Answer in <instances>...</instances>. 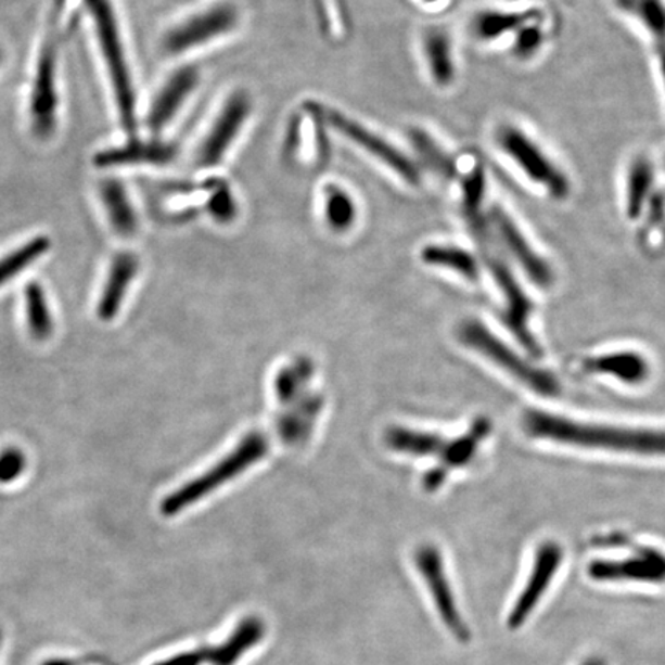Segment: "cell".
Instances as JSON below:
<instances>
[{
    "label": "cell",
    "mask_w": 665,
    "mask_h": 665,
    "mask_svg": "<svg viewBox=\"0 0 665 665\" xmlns=\"http://www.w3.org/2000/svg\"><path fill=\"white\" fill-rule=\"evenodd\" d=\"M616 5L631 16L638 17L652 33L656 46L665 43V5L664 0H615Z\"/></svg>",
    "instance_id": "obj_30"
},
{
    "label": "cell",
    "mask_w": 665,
    "mask_h": 665,
    "mask_svg": "<svg viewBox=\"0 0 665 665\" xmlns=\"http://www.w3.org/2000/svg\"><path fill=\"white\" fill-rule=\"evenodd\" d=\"M485 264L488 270L491 271L499 289L504 292L507 299V314L504 322L512 329L514 336L521 341L527 350L539 355V347L536 341L533 340L530 330H528V315L532 311L530 300L527 299L523 289L517 284L516 279L507 267L504 260L495 253H485Z\"/></svg>",
    "instance_id": "obj_11"
},
{
    "label": "cell",
    "mask_w": 665,
    "mask_h": 665,
    "mask_svg": "<svg viewBox=\"0 0 665 665\" xmlns=\"http://www.w3.org/2000/svg\"><path fill=\"white\" fill-rule=\"evenodd\" d=\"M459 336L462 343L483 353L496 366L501 367L507 373L512 374L514 380L523 382L532 391L542 393V395H553L560 391L557 380H553L546 371L536 369L520 356L514 355L498 337L488 332L483 323L476 321L462 323Z\"/></svg>",
    "instance_id": "obj_6"
},
{
    "label": "cell",
    "mask_w": 665,
    "mask_h": 665,
    "mask_svg": "<svg viewBox=\"0 0 665 665\" xmlns=\"http://www.w3.org/2000/svg\"><path fill=\"white\" fill-rule=\"evenodd\" d=\"M268 443L263 433L253 432L239 443L236 450L227 455L222 461L213 465L204 475L191 479L189 484H183L181 488L172 491L170 496L162 501L161 512L164 516H175L182 510L189 509L194 502L201 501L205 496L215 491L220 485L229 483L230 479L241 475L248 466L256 464L266 457Z\"/></svg>",
    "instance_id": "obj_2"
},
{
    "label": "cell",
    "mask_w": 665,
    "mask_h": 665,
    "mask_svg": "<svg viewBox=\"0 0 665 665\" xmlns=\"http://www.w3.org/2000/svg\"><path fill=\"white\" fill-rule=\"evenodd\" d=\"M43 665H73V663L72 661H67V660H51V661H47V663Z\"/></svg>",
    "instance_id": "obj_37"
},
{
    "label": "cell",
    "mask_w": 665,
    "mask_h": 665,
    "mask_svg": "<svg viewBox=\"0 0 665 665\" xmlns=\"http://www.w3.org/2000/svg\"><path fill=\"white\" fill-rule=\"evenodd\" d=\"M86 2L91 11V16H93L99 42H101L102 51H104L113 87H115L120 119H123L124 127L128 131H133L136 128L133 84H131L130 72H128L127 61H125L115 14H113L108 0H86Z\"/></svg>",
    "instance_id": "obj_3"
},
{
    "label": "cell",
    "mask_w": 665,
    "mask_h": 665,
    "mask_svg": "<svg viewBox=\"0 0 665 665\" xmlns=\"http://www.w3.org/2000/svg\"><path fill=\"white\" fill-rule=\"evenodd\" d=\"M200 72L194 67H182L165 82L159 94L154 99L150 108L149 127L157 133L164 130L172 117L178 115L179 110L186 104L187 99L196 90L200 84Z\"/></svg>",
    "instance_id": "obj_14"
},
{
    "label": "cell",
    "mask_w": 665,
    "mask_h": 665,
    "mask_svg": "<svg viewBox=\"0 0 665 665\" xmlns=\"http://www.w3.org/2000/svg\"><path fill=\"white\" fill-rule=\"evenodd\" d=\"M524 429L533 437L557 440L568 446L638 455H665L664 430L584 424L543 411H527L524 417Z\"/></svg>",
    "instance_id": "obj_1"
},
{
    "label": "cell",
    "mask_w": 665,
    "mask_h": 665,
    "mask_svg": "<svg viewBox=\"0 0 665 665\" xmlns=\"http://www.w3.org/2000/svg\"><path fill=\"white\" fill-rule=\"evenodd\" d=\"M664 165H665V162H664Z\"/></svg>",
    "instance_id": "obj_41"
},
{
    "label": "cell",
    "mask_w": 665,
    "mask_h": 665,
    "mask_svg": "<svg viewBox=\"0 0 665 665\" xmlns=\"http://www.w3.org/2000/svg\"><path fill=\"white\" fill-rule=\"evenodd\" d=\"M321 115L323 123L332 127L333 130H336L343 138L355 143V145L361 146L363 152L369 153L371 157L384 164L388 170L399 176L404 182H409L411 186L421 183V172H419L418 165L406 153L400 152L398 146L388 142L387 139L363 127L358 120L343 115L337 110L323 108L321 106Z\"/></svg>",
    "instance_id": "obj_5"
},
{
    "label": "cell",
    "mask_w": 665,
    "mask_h": 665,
    "mask_svg": "<svg viewBox=\"0 0 665 665\" xmlns=\"http://www.w3.org/2000/svg\"><path fill=\"white\" fill-rule=\"evenodd\" d=\"M139 260L131 253H120L113 260L106 278L104 292L98 304V316L104 322L113 321L119 314L120 305L125 300L131 281L138 274Z\"/></svg>",
    "instance_id": "obj_17"
},
{
    "label": "cell",
    "mask_w": 665,
    "mask_h": 665,
    "mask_svg": "<svg viewBox=\"0 0 665 665\" xmlns=\"http://www.w3.org/2000/svg\"><path fill=\"white\" fill-rule=\"evenodd\" d=\"M485 193V175L483 167H476L462 181V205L473 231L479 239L487 238V227L481 218Z\"/></svg>",
    "instance_id": "obj_29"
},
{
    "label": "cell",
    "mask_w": 665,
    "mask_h": 665,
    "mask_svg": "<svg viewBox=\"0 0 665 665\" xmlns=\"http://www.w3.org/2000/svg\"><path fill=\"white\" fill-rule=\"evenodd\" d=\"M411 143L422 157V161L432 167L436 175L443 176V178L451 179L457 175V167L450 156L435 142L432 136L425 133V131L414 128L410 131Z\"/></svg>",
    "instance_id": "obj_31"
},
{
    "label": "cell",
    "mask_w": 665,
    "mask_h": 665,
    "mask_svg": "<svg viewBox=\"0 0 665 665\" xmlns=\"http://www.w3.org/2000/svg\"><path fill=\"white\" fill-rule=\"evenodd\" d=\"M323 216L327 226L336 233L350 230L358 219L355 197L337 183H329L323 190Z\"/></svg>",
    "instance_id": "obj_24"
},
{
    "label": "cell",
    "mask_w": 665,
    "mask_h": 665,
    "mask_svg": "<svg viewBox=\"0 0 665 665\" xmlns=\"http://www.w3.org/2000/svg\"><path fill=\"white\" fill-rule=\"evenodd\" d=\"M27 470V457L17 447L0 451V484L16 483Z\"/></svg>",
    "instance_id": "obj_33"
},
{
    "label": "cell",
    "mask_w": 665,
    "mask_h": 665,
    "mask_svg": "<svg viewBox=\"0 0 665 665\" xmlns=\"http://www.w3.org/2000/svg\"><path fill=\"white\" fill-rule=\"evenodd\" d=\"M657 56H660L661 72H663L665 80V43L664 46H657Z\"/></svg>",
    "instance_id": "obj_36"
},
{
    "label": "cell",
    "mask_w": 665,
    "mask_h": 665,
    "mask_svg": "<svg viewBox=\"0 0 665 665\" xmlns=\"http://www.w3.org/2000/svg\"><path fill=\"white\" fill-rule=\"evenodd\" d=\"M488 432H490V424L485 419H479L470 433L458 440H447L437 435L395 427L388 430L385 443L393 450L404 451V453L440 455L444 472H447L448 466L464 465L465 462H469L475 453L477 443L483 440Z\"/></svg>",
    "instance_id": "obj_4"
},
{
    "label": "cell",
    "mask_w": 665,
    "mask_h": 665,
    "mask_svg": "<svg viewBox=\"0 0 665 665\" xmlns=\"http://www.w3.org/2000/svg\"><path fill=\"white\" fill-rule=\"evenodd\" d=\"M0 61H2V51H0Z\"/></svg>",
    "instance_id": "obj_40"
},
{
    "label": "cell",
    "mask_w": 665,
    "mask_h": 665,
    "mask_svg": "<svg viewBox=\"0 0 665 665\" xmlns=\"http://www.w3.org/2000/svg\"><path fill=\"white\" fill-rule=\"evenodd\" d=\"M252 112V98L248 93L238 90L229 95L209 128L207 138L202 142L197 154V164L202 168L218 167L244 130Z\"/></svg>",
    "instance_id": "obj_8"
},
{
    "label": "cell",
    "mask_w": 665,
    "mask_h": 665,
    "mask_svg": "<svg viewBox=\"0 0 665 665\" xmlns=\"http://www.w3.org/2000/svg\"><path fill=\"white\" fill-rule=\"evenodd\" d=\"M584 665H605L604 661L599 660V657H591V660L586 661Z\"/></svg>",
    "instance_id": "obj_38"
},
{
    "label": "cell",
    "mask_w": 665,
    "mask_h": 665,
    "mask_svg": "<svg viewBox=\"0 0 665 665\" xmlns=\"http://www.w3.org/2000/svg\"><path fill=\"white\" fill-rule=\"evenodd\" d=\"M501 149L532 179L543 187L557 200H565L571 194V182L560 168L541 152L536 143L513 127H504L498 135Z\"/></svg>",
    "instance_id": "obj_7"
},
{
    "label": "cell",
    "mask_w": 665,
    "mask_h": 665,
    "mask_svg": "<svg viewBox=\"0 0 665 665\" xmlns=\"http://www.w3.org/2000/svg\"><path fill=\"white\" fill-rule=\"evenodd\" d=\"M491 223H494L499 238L504 242L514 259L524 268L528 278H532L536 285L543 286V289L549 286L551 281H553L550 267L547 266L546 260L541 256L533 252L528 242L525 241L523 233L514 226L513 220L501 208H495L491 212Z\"/></svg>",
    "instance_id": "obj_15"
},
{
    "label": "cell",
    "mask_w": 665,
    "mask_h": 665,
    "mask_svg": "<svg viewBox=\"0 0 665 665\" xmlns=\"http://www.w3.org/2000/svg\"><path fill=\"white\" fill-rule=\"evenodd\" d=\"M653 183V168L645 157H638L628 172L626 212L630 219L641 216Z\"/></svg>",
    "instance_id": "obj_27"
},
{
    "label": "cell",
    "mask_w": 665,
    "mask_h": 665,
    "mask_svg": "<svg viewBox=\"0 0 665 665\" xmlns=\"http://www.w3.org/2000/svg\"><path fill=\"white\" fill-rule=\"evenodd\" d=\"M54 51L47 47L40 56L31 98V116L35 130L46 136L53 130L56 117V88H54Z\"/></svg>",
    "instance_id": "obj_16"
},
{
    "label": "cell",
    "mask_w": 665,
    "mask_h": 665,
    "mask_svg": "<svg viewBox=\"0 0 665 665\" xmlns=\"http://www.w3.org/2000/svg\"><path fill=\"white\" fill-rule=\"evenodd\" d=\"M204 661H207V655H205V649H201L179 653V655L168 657V660L154 665H201Z\"/></svg>",
    "instance_id": "obj_35"
},
{
    "label": "cell",
    "mask_w": 665,
    "mask_h": 665,
    "mask_svg": "<svg viewBox=\"0 0 665 665\" xmlns=\"http://www.w3.org/2000/svg\"><path fill=\"white\" fill-rule=\"evenodd\" d=\"M562 561V550L558 543L547 542L541 546L536 554L535 565L530 578L525 584L523 593L517 598L509 616V626L517 628L523 626L525 619L538 605L539 599L549 589L551 579L557 575Z\"/></svg>",
    "instance_id": "obj_12"
},
{
    "label": "cell",
    "mask_w": 665,
    "mask_h": 665,
    "mask_svg": "<svg viewBox=\"0 0 665 665\" xmlns=\"http://www.w3.org/2000/svg\"><path fill=\"white\" fill-rule=\"evenodd\" d=\"M51 247L50 239L39 236L31 239L27 244L22 245L16 252L3 256L0 259V286L7 284L11 279L20 276L25 268L35 264L39 257L46 255Z\"/></svg>",
    "instance_id": "obj_28"
},
{
    "label": "cell",
    "mask_w": 665,
    "mask_h": 665,
    "mask_svg": "<svg viewBox=\"0 0 665 665\" xmlns=\"http://www.w3.org/2000/svg\"><path fill=\"white\" fill-rule=\"evenodd\" d=\"M102 202L110 223L123 238H131L138 229V218L124 187L117 181H106L101 189Z\"/></svg>",
    "instance_id": "obj_23"
},
{
    "label": "cell",
    "mask_w": 665,
    "mask_h": 665,
    "mask_svg": "<svg viewBox=\"0 0 665 665\" xmlns=\"http://www.w3.org/2000/svg\"><path fill=\"white\" fill-rule=\"evenodd\" d=\"M238 209L236 196L231 193L229 186H226V183H220V186L216 187L212 196L208 197L207 212L216 222H233L236 219Z\"/></svg>",
    "instance_id": "obj_32"
},
{
    "label": "cell",
    "mask_w": 665,
    "mask_h": 665,
    "mask_svg": "<svg viewBox=\"0 0 665 665\" xmlns=\"http://www.w3.org/2000/svg\"><path fill=\"white\" fill-rule=\"evenodd\" d=\"M239 13L231 3H219L172 28L164 39L167 53L182 54L229 35L238 27Z\"/></svg>",
    "instance_id": "obj_9"
},
{
    "label": "cell",
    "mask_w": 665,
    "mask_h": 665,
    "mask_svg": "<svg viewBox=\"0 0 665 665\" xmlns=\"http://www.w3.org/2000/svg\"><path fill=\"white\" fill-rule=\"evenodd\" d=\"M583 369L587 373L612 374L627 384H641L649 376V366L637 353H616V355L586 359Z\"/></svg>",
    "instance_id": "obj_21"
},
{
    "label": "cell",
    "mask_w": 665,
    "mask_h": 665,
    "mask_svg": "<svg viewBox=\"0 0 665 665\" xmlns=\"http://www.w3.org/2000/svg\"><path fill=\"white\" fill-rule=\"evenodd\" d=\"M538 10H527L523 13H502V11H483L473 21V33L477 39L495 40L506 33L521 29L530 22L539 20Z\"/></svg>",
    "instance_id": "obj_22"
},
{
    "label": "cell",
    "mask_w": 665,
    "mask_h": 665,
    "mask_svg": "<svg viewBox=\"0 0 665 665\" xmlns=\"http://www.w3.org/2000/svg\"><path fill=\"white\" fill-rule=\"evenodd\" d=\"M175 145L159 141L135 142L130 145L105 150L95 156L98 167H120V165L153 164L165 165L176 157Z\"/></svg>",
    "instance_id": "obj_19"
},
{
    "label": "cell",
    "mask_w": 665,
    "mask_h": 665,
    "mask_svg": "<svg viewBox=\"0 0 665 665\" xmlns=\"http://www.w3.org/2000/svg\"><path fill=\"white\" fill-rule=\"evenodd\" d=\"M25 305H27L28 329L35 341H47L54 332L53 315L48 308L46 292L38 282H31L25 289Z\"/></svg>",
    "instance_id": "obj_26"
},
{
    "label": "cell",
    "mask_w": 665,
    "mask_h": 665,
    "mask_svg": "<svg viewBox=\"0 0 665 665\" xmlns=\"http://www.w3.org/2000/svg\"><path fill=\"white\" fill-rule=\"evenodd\" d=\"M424 56L433 82L443 88L451 86L457 76V67L446 29L433 27L425 31Z\"/></svg>",
    "instance_id": "obj_20"
},
{
    "label": "cell",
    "mask_w": 665,
    "mask_h": 665,
    "mask_svg": "<svg viewBox=\"0 0 665 665\" xmlns=\"http://www.w3.org/2000/svg\"><path fill=\"white\" fill-rule=\"evenodd\" d=\"M266 631V623L263 619L255 615L245 616L223 644L205 649L207 661L213 665H236L248 650L263 641Z\"/></svg>",
    "instance_id": "obj_18"
},
{
    "label": "cell",
    "mask_w": 665,
    "mask_h": 665,
    "mask_svg": "<svg viewBox=\"0 0 665 665\" xmlns=\"http://www.w3.org/2000/svg\"><path fill=\"white\" fill-rule=\"evenodd\" d=\"M422 2H424V3H437V2H440V0H422Z\"/></svg>",
    "instance_id": "obj_39"
},
{
    "label": "cell",
    "mask_w": 665,
    "mask_h": 665,
    "mask_svg": "<svg viewBox=\"0 0 665 665\" xmlns=\"http://www.w3.org/2000/svg\"><path fill=\"white\" fill-rule=\"evenodd\" d=\"M638 553V557L628 560L591 562L589 575L594 580L665 583V554L644 547Z\"/></svg>",
    "instance_id": "obj_13"
},
{
    "label": "cell",
    "mask_w": 665,
    "mask_h": 665,
    "mask_svg": "<svg viewBox=\"0 0 665 665\" xmlns=\"http://www.w3.org/2000/svg\"><path fill=\"white\" fill-rule=\"evenodd\" d=\"M414 562H417L418 571L424 576L443 623L446 624L455 638H458L461 642H469L472 635H470L469 627H466L461 612H459L457 599L453 597V590H451L446 568H444L440 551L433 546H422L414 553Z\"/></svg>",
    "instance_id": "obj_10"
},
{
    "label": "cell",
    "mask_w": 665,
    "mask_h": 665,
    "mask_svg": "<svg viewBox=\"0 0 665 665\" xmlns=\"http://www.w3.org/2000/svg\"><path fill=\"white\" fill-rule=\"evenodd\" d=\"M421 257L429 266L450 268L472 281L479 276L475 257L453 245H427L422 250Z\"/></svg>",
    "instance_id": "obj_25"
},
{
    "label": "cell",
    "mask_w": 665,
    "mask_h": 665,
    "mask_svg": "<svg viewBox=\"0 0 665 665\" xmlns=\"http://www.w3.org/2000/svg\"><path fill=\"white\" fill-rule=\"evenodd\" d=\"M543 35L536 25H525L514 40V54L527 59L533 56L542 46Z\"/></svg>",
    "instance_id": "obj_34"
}]
</instances>
